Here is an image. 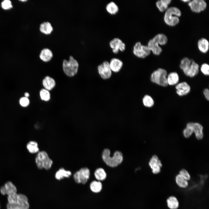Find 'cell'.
Masks as SVG:
<instances>
[{
	"instance_id": "23",
	"label": "cell",
	"mask_w": 209,
	"mask_h": 209,
	"mask_svg": "<svg viewBox=\"0 0 209 209\" xmlns=\"http://www.w3.org/2000/svg\"><path fill=\"white\" fill-rule=\"evenodd\" d=\"M166 203L169 209H178L179 206L177 198L174 196L169 197L166 199Z\"/></svg>"
},
{
	"instance_id": "32",
	"label": "cell",
	"mask_w": 209,
	"mask_h": 209,
	"mask_svg": "<svg viewBox=\"0 0 209 209\" xmlns=\"http://www.w3.org/2000/svg\"><path fill=\"white\" fill-rule=\"evenodd\" d=\"M6 194L9 195L16 193L17 190L15 186L11 181L7 182L4 186Z\"/></svg>"
},
{
	"instance_id": "35",
	"label": "cell",
	"mask_w": 209,
	"mask_h": 209,
	"mask_svg": "<svg viewBox=\"0 0 209 209\" xmlns=\"http://www.w3.org/2000/svg\"><path fill=\"white\" fill-rule=\"evenodd\" d=\"M193 133L192 122H188L183 131V135L185 138H188L191 136Z\"/></svg>"
},
{
	"instance_id": "3",
	"label": "cell",
	"mask_w": 209,
	"mask_h": 209,
	"mask_svg": "<svg viewBox=\"0 0 209 209\" xmlns=\"http://www.w3.org/2000/svg\"><path fill=\"white\" fill-rule=\"evenodd\" d=\"M181 15L180 9L175 7L168 8L166 10L164 17V20L167 25L173 26L179 22V17Z\"/></svg>"
},
{
	"instance_id": "36",
	"label": "cell",
	"mask_w": 209,
	"mask_h": 209,
	"mask_svg": "<svg viewBox=\"0 0 209 209\" xmlns=\"http://www.w3.org/2000/svg\"><path fill=\"white\" fill-rule=\"evenodd\" d=\"M39 95L40 98L43 100L48 101L50 99V93L49 91L45 89H43L40 90Z\"/></svg>"
},
{
	"instance_id": "2",
	"label": "cell",
	"mask_w": 209,
	"mask_h": 209,
	"mask_svg": "<svg viewBox=\"0 0 209 209\" xmlns=\"http://www.w3.org/2000/svg\"><path fill=\"white\" fill-rule=\"evenodd\" d=\"M35 162L36 167L39 170H49L53 164V160L47 152L44 150L40 151L36 154Z\"/></svg>"
},
{
	"instance_id": "19",
	"label": "cell",
	"mask_w": 209,
	"mask_h": 209,
	"mask_svg": "<svg viewBox=\"0 0 209 209\" xmlns=\"http://www.w3.org/2000/svg\"><path fill=\"white\" fill-rule=\"evenodd\" d=\"M17 204L20 209H28L29 207L28 199L23 194H18Z\"/></svg>"
},
{
	"instance_id": "24",
	"label": "cell",
	"mask_w": 209,
	"mask_h": 209,
	"mask_svg": "<svg viewBox=\"0 0 209 209\" xmlns=\"http://www.w3.org/2000/svg\"><path fill=\"white\" fill-rule=\"evenodd\" d=\"M53 27L51 24L48 21L43 22L39 26L40 31L46 35L50 34L53 31Z\"/></svg>"
},
{
	"instance_id": "26",
	"label": "cell",
	"mask_w": 209,
	"mask_h": 209,
	"mask_svg": "<svg viewBox=\"0 0 209 209\" xmlns=\"http://www.w3.org/2000/svg\"><path fill=\"white\" fill-rule=\"evenodd\" d=\"M105 9L107 12L111 15L117 14L119 9L118 6L113 1H111L108 3L106 5Z\"/></svg>"
},
{
	"instance_id": "8",
	"label": "cell",
	"mask_w": 209,
	"mask_h": 209,
	"mask_svg": "<svg viewBox=\"0 0 209 209\" xmlns=\"http://www.w3.org/2000/svg\"><path fill=\"white\" fill-rule=\"evenodd\" d=\"M98 73L102 79L109 78L112 75V71L110 68L109 62L105 61L98 66Z\"/></svg>"
},
{
	"instance_id": "28",
	"label": "cell",
	"mask_w": 209,
	"mask_h": 209,
	"mask_svg": "<svg viewBox=\"0 0 209 209\" xmlns=\"http://www.w3.org/2000/svg\"><path fill=\"white\" fill-rule=\"evenodd\" d=\"M171 0H159L156 2V6L159 11L161 12L165 11L168 8Z\"/></svg>"
},
{
	"instance_id": "27",
	"label": "cell",
	"mask_w": 209,
	"mask_h": 209,
	"mask_svg": "<svg viewBox=\"0 0 209 209\" xmlns=\"http://www.w3.org/2000/svg\"><path fill=\"white\" fill-rule=\"evenodd\" d=\"M89 187L91 191L92 192L98 193L102 191L103 188V185L101 181L94 180L90 183Z\"/></svg>"
},
{
	"instance_id": "17",
	"label": "cell",
	"mask_w": 209,
	"mask_h": 209,
	"mask_svg": "<svg viewBox=\"0 0 209 209\" xmlns=\"http://www.w3.org/2000/svg\"><path fill=\"white\" fill-rule=\"evenodd\" d=\"M192 124L193 132H194L197 139H202L203 137L202 126L198 122H192Z\"/></svg>"
},
{
	"instance_id": "29",
	"label": "cell",
	"mask_w": 209,
	"mask_h": 209,
	"mask_svg": "<svg viewBox=\"0 0 209 209\" xmlns=\"http://www.w3.org/2000/svg\"><path fill=\"white\" fill-rule=\"evenodd\" d=\"M168 85H174L178 84L179 80V77L176 72H172L168 74L167 77Z\"/></svg>"
},
{
	"instance_id": "31",
	"label": "cell",
	"mask_w": 209,
	"mask_h": 209,
	"mask_svg": "<svg viewBox=\"0 0 209 209\" xmlns=\"http://www.w3.org/2000/svg\"><path fill=\"white\" fill-rule=\"evenodd\" d=\"M153 38L158 43L159 45L161 46L166 44L168 40L167 37L163 33L157 34Z\"/></svg>"
},
{
	"instance_id": "37",
	"label": "cell",
	"mask_w": 209,
	"mask_h": 209,
	"mask_svg": "<svg viewBox=\"0 0 209 209\" xmlns=\"http://www.w3.org/2000/svg\"><path fill=\"white\" fill-rule=\"evenodd\" d=\"M18 195L16 193L8 195V200L9 203L14 204L17 203Z\"/></svg>"
},
{
	"instance_id": "46",
	"label": "cell",
	"mask_w": 209,
	"mask_h": 209,
	"mask_svg": "<svg viewBox=\"0 0 209 209\" xmlns=\"http://www.w3.org/2000/svg\"><path fill=\"white\" fill-rule=\"evenodd\" d=\"M26 1V0H21V1Z\"/></svg>"
},
{
	"instance_id": "39",
	"label": "cell",
	"mask_w": 209,
	"mask_h": 209,
	"mask_svg": "<svg viewBox=\"0 0 209 209\" xmlns=\"http://www.w3.org/2000/svg\"><path fill=\"white\" fill-rule=\"evenodd\" d=\"M30 100L28 98L23 97L19 100V103L22 107H26L28 106L30 104Z\"/></svg>"
},
{
	"instance_id": "10",
	"label": "cell",
	"mask_w": 209,
	"mask_h": 209,
	"mask_svg": "<svg viewBox=\"0 0 209 209\" xmlns=\"http://www.w3.org/2000/svg\"><path fill=\"white\" fill-rule=\"evenodd\" d=\"M188 5L191 11L196 13L203 11L207 7V3L203 0H190L188 2Z\"/></svg>"
},
{
	"instance_id": "12",
	"label": "cell",
	"mask_w": 209,
	"mask_h": 209,
	"mask_svg": "<svg viewBox=\"0 0 209 209\" xmlns=\"http://www.w3.org/2000/svg\"><path fill=\"white\" fill-rule=\"evenodd\" d=\"M175 88L176 89V93L179 96H181L188 94L190 92L191 90L190 85L185 82L176 84Z\"/></svg>"
},
{
	"instance_id": "11",
	"label": "cell",
	"mask_w": 209,
	"mask_h": 209,
	"mask_svg": "<svg viewBox=\"0 0 209 209\" xmlns=\"http://www.w3.org/2000/svg\"><path fill=\"white\" fill-rule=\"evenodd\" d=\"M149 165L153 174H158L161 172L162 165L156 155H154L152 156L149 162Z\"/></svg>"
},
{
	"instance_id": "43",
	"label": "cell",
	"mask_w": 209,
	"mask_h": 209,
	"mask_svg": "<svg viewBox=\"0 0 209 209\" xmlns=\"http://www.w3.org/2000/svg\"><path fill=\"white\" fill-rule=\"evenodd\" d=\"M0 192L1 193L4 195L6 194V192L4 186H2L0 188Z\"/></svg>"
},
{
	"instance_id": "34",
	"label": "cell",
	"mask_w": 209,
	"mask_h": 209,
	"mask_svg": "<svg viewBox=\"0 0 209 209\" xmlns=\"http://www.w3.org/2000/svg\"><path fill=\"white\" fill-rule=\"evenodd\" d=\"M191 62V60L187 57L184 58L181 60L179 66L183 72L185 71L190 66Z\"/></svg>"
},
{
	"instance_id": "30",
	"label": "cell",
	"mask_w": 209,
	"mask_h": 209,
	"mask_svg": "<svg viewBox=\"0 0 209 209\" xmlns=\"http://www.w3.org/2000/svg\"><path fill=\"white\" fill-rule=\"evenodd\" d=\"M175 181L177 185L180 188H185L188 186V181L184 179L179 174L176 176Z\"/></svg>"
},
{
	"instance_id": "40",
	"label": "cell",
	"mask_w": 209,
	"mask_h": 209,
	"mask_svg": "<svg viewBox=\"0 0 209 209\" xmlns=\"http://www.w3.org/2000/svg\"><path fill=\"white\" fill-rule=\"evenodd\" d=\"M200 69L201 72L205 75H209V66L208 64L206 63L203 64L201 66Z\"/></svg>"
},
{
	"instance_id": "6",
	"label": "cell",
	"mask_w": 209,
	"mask_h": 209,
	"mask_svg": "<svg viewBox=\"0 0 209 209\" xmlns=\"http://www.w3.org/2000/svg\"><path fill=\"white\" fill-rule=\"evenodd\" d=\"M90 171L87 167H84L76 172L73 175L75 181L78 183H86L89 179Z\"/></svg>"
},
{
	"instance_id": "25",
	"label": "cell",
	"mask_w": 209,
	"mask_h": 209,
	"mask_svg": "<svg viewBox=\"0 0 209 209\" xmlns=\"http://www.w3.org/2000/svg\"><path fill=\"white\" fill-rule=\"evenodd\" d=\"M197 46L200 52L203 53H206L209 49L208 41L205 38H201L198 41Z\"/></svg>"
},
{
	"instance_id": "18",
	"label": "cell",
	"mask_w": 209,
	"mask_h": 209,
	"mask_svg": "<svg viewBox=\"0 0 209 209\" xmlns=\"http://www.w3.org/2000/svg\"><path fill=\"white\" fill-rule=\"evenodd\" d=\"M39 56L40 59L43 61L48 62L53 58V54L50 49L45 48L41 51Z\"/></svg>"
},
{
	"instance_id": "1",
	"label": "cell",
	"mask_w": 209,
	"mask_h": 209,
	"mask_svg": "<svg viewBox=\"0 0 209 209\" xmlns=\"http://www.w3.org/2000/svg\"><path fill=\"white\" fill-rule=\"evenodd\" d=\"M110 154V150L108 148H105L102 151V160L107 166L111 167H115L122 163L123 160V156L121 151H115L111 156Z\"/></svg>"
},
{
	"instance_id": "9",
	"label": "cell",
	"mask_w": 209,
	"mask_h": 209,
	"mask_svg": "<svg viewBox=\"0 0 209 209\" xmlns=\"http://www.w3.org/2000/svg\"><path fill=\"white\" fill-rule=\"evenodd\" d=\"M109 45L112 52L114 54L118 53L119 51L123 52L126 49L125 44L118 37H115L111 40Z\"/></svg>"
},
{
	"instance_id": "15",
	"label": "cell",
	"mask_w": 209,
	"mask_h": 209,
	"mask_svg": "<svg viewBox=\"0 0 209 209\" xmlns=\"http://www.w3.org/2000/svg\"><path fill=\"white\" fill-rule=\"evenodd\" d=\"M147 45L151 51L155 55H159L162 52L161 48L158 43L153 38L149 41Z\"/></svg>"
},
{
	"instance_id": "14",
	"label": "cell",
	"mask_w": 209,
	"mask_h": 209,
	"mask_svg": "<svg viewBox=\"0 0 209 209\" xmlns=\"http://www.w3.org/2000/svg\"><path fill=\"white\" fill-rule=\"evenodd\" d=\"M109 63L112 71L114 73L119 72L123 65L122 61L120 59L116 57L111 58Z\"/></svg>"
},
{
	"instance_id": "21",
	"label": "cell",
	"mask_w": 209,
	"mask_h": 209,
	"mask_svg": "<svg viewBox=\"0 0 209 209\" xmlns=\"http://www.w3.org/2000/svg\"><path fill=\"white\" fill-rule=\"evenodd\" d=\"M42 83L44 89L48 91L52 89L55 86V80L49 76L45 77L42 80Z\"/></svg>"
},
{
	"instance_id": "22",
	"label": "cell",
	"mask_w": 209,
	"mask_h": 209,
	"mask_svg": "<svg viewBox=\"0 0 209 209\" xmlns=\"http://www.w3.org/2000/svg\"><path fill=\"white\" fill-rule=\"evenodd\" d=\"M94 175L97 181L101 182L105 181L107 177L106 172L102 167H100L96 169L94 172Z\"/></svg>"
},
{
	"instance_id": "16",
	"label": "cell",
	"mask_w": 209,
	"mask_h": 209,
	"mask_svg": "<svg viewBox=\"0 0 209 209\" xmlns=\"http://www.w3.org/2000/svg\"><path fill=\"white\" fill-rule=\"evenodd\" d=\"M25 146L26 150L30 154H36L40 151L38 143L35 140L29 141Z\"/></svg>"
},
{
	"instance_id": "13",
	"label": "cell",
	"mask_w": 209,
	"mask_h": 209,
	"mask_svg": "<svg viewBox=\"0 0 209 209\" xmlns=\"http://www.w3.org/2000/svg\"><path fill=\"white\" fill-rule=\"evenodd\" d=\"M199 68L198 64L194 60H191L190 65L183 73L188 76L193 77L197 75L199 73Z\"/></svg>"
},
{
	"instance_id": "20",
	"label": "cell",
	"mask_w": 209,
	"mask_h": 209,
	"mask_svg": "<svg viewBox=\"0 0 209 209\" xmlns=\"http://www.w3.org/2000/svg\"><path fill=\"white\" fill-rule=\"evenodd\" d=\"M72 175L71 172L69 170H67L63 167L59 168L56 172L55 176V179L60 180L64 178H69Z\"/></svg>"
},
{
	"instance_id": "5",
	"label": "cell",
	"mask_w": 209,
	"mask_h": 209,
	"mask_svg": "<svg viewBox=\"0 0 209 209\" xmlns=\"http://www.w3.org/2000/svg\"><path fill=\"white\" fill-rule=\"evenodd\" d=\"M167 72L164 69L159 68L152 73L151 81L159 86L166 87L168 86L167 80Z\"/></svg>"
},
{
	"instance_id": "42",
	"label": "cell",
	"mask_w": 209,
	"mask_h": 209,
	"mask_svg": "<svg viewBox=\"0 0 209 209\" xmlns=\"http://www.w3.org/2000/svg\"><path fill=\"white\" fill-rule=\"evenodd\" d=\"M203 93L206 98L208 100H209V91L208 89L206 88L203 91Z\"/></svg>"
},
{
	"instance_id": "41",
	"label": "cell",
	"mask_w": 209,
	"mask_h": 209,
	"mask_svg": "<svg viewBox=\"0 0 209 209\" xmlns=\"http://www.w3.org/2000/svg\"><path fill=\"white\" fill-rule=\"evenodd\" d=\"M1 6L2 8L5 10L10 9L12 7L11 1L8 0H5L2 1Z\"/></svg>"
},
{
	"instance_id": "33",
	"label": "cell",
	"mask_w": 209,
	"mask_h": 209,
	"mask_svg": "<svg viewBox=\"0 0 209 209\" xmlns=\"http://www.w3.org/2000/svg\"><path fill=\"white\" fill-rule=\"evenodd\" d=\"M142 102L144 105L146 107H151L154 104V101L152 98L150 96L146 95L143 97Z\"/></svg>"
},
{
	"instance_id": "44",
	"label": "cell",
	"mask_w": 209,
	"mask_h": 209,
	"mask_svg": "<svg viewBox=\"0 0 209 209\" xmlns=\"http://www.w3.org/2000/svg\"><path fill=\"white\" fill-rule=\"evenodd\" d=\"M24 97L28 98L30 96V94L28 92H26L24 94Z\"/></svg>"
},
{
	"instance_id": "4",
	"label": "cell",
	"mask_w": 209,
	"mask_h": 209,
	"mask_svg": "<svg viewBox=\"0 0 209 209\" xmlns=\"http://www.w3.org/2000/svg\"><path fill=\"white\" fill-rule=\"evenodd\" d=\"M62 67L64 72L67 75L72 77L76 75L78 72V63L72 56L71 55L68 60H64Z\"/></svg>"
},
{
	"instance_id": "38",
	"label": "cell",
	"mask_w": 209,
	"mask_h": 209,
	"mask_svg": "<svg viewBox=\"0 0 209 209\" xmlns=\"http://www.w3.org/2000/svg\"><path fill=\"white\" fill-rule=\"evenodd\" d=\"M182 177L188 181L191 179V176L188 172L184 169H182L179 172V174Z\"/></svg>"
},
{
	"instance_id": "45",
	"label": "cell",
	"mask_w": 209,
	"mask_h": 209,
	"mask_svg": "<svg viewBox=\"0 0 209 209\" xmlns=\"http://www.w3.org/2000/svg\"><path fill=\"white\" fill-rule=\"evenodd\" d=\"M182 1H183V2H189V1H190V0H182Z\"/></svg>"
},
{
	"instance_id": "7",
	"label": "cell",
	"mask_w": 209,
	"mask_h": 209,
	"mask_svg": "<svg viewBox=\"0 0 209 209\" xmlns=\"http://www.w3.org/2000/svg\"><path fill=\"white\" fill-rule=\"evenodd\" d=\"M133 54L136 57L144 58L148 56L151 51L147 45L142 44L139 41L136 42L133 46L132 50Z\"/></svg>"
}]
</instances>
